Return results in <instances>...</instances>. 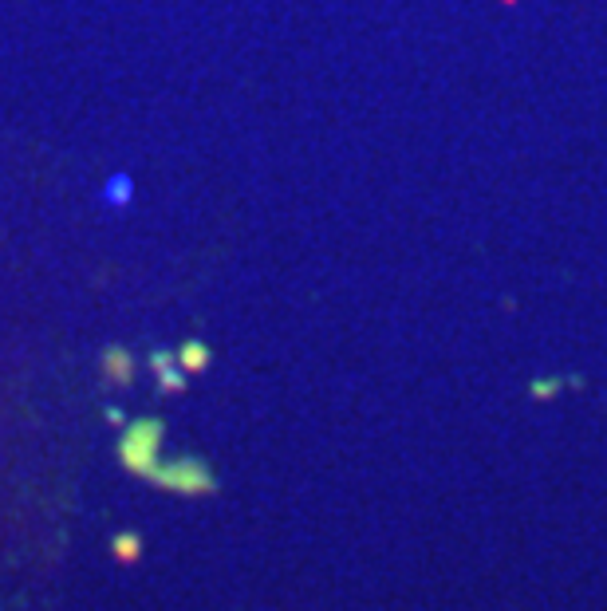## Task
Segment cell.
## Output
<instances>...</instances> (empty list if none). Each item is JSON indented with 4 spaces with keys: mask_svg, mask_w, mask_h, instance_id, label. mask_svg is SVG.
<instances>
[{
    "mask_svg": "<svg viewBox=\"0 0 607 611\" xmlns=\"http://www.w3.org/2000/svg\"><path fill=\"white\" fill-rule=\"evenodd\" d=\"M150 481H158L162 489H174V493H209L217 485L202 462H190V458L170 462V466H154Z\"/></svg>",
    "mask_w": 607,
    "mask_h": 611,
    "instance_id": "obj_2",
    "label": "cell"
},
{
    "mask_svg": "<svg viewBox=\"0 0 607 611\" xmlns=\"http://www.w3.org/2000/svg\"><path fill=\"white\" fill-rule=\"evenodd\" d=\"M107 202H111V205L131 202V182H127V178H115V182H111V190H107Z\"/></svg>",
    "mask_w": 607,
    "mask_h": 611,
    "instance_id": "obj_7",
    "label": "cell"
},
{
    "mask_svg": "<svg viewBox=\"0 0 607 611\" xmlns=\"http://www.w3.org/2000/svg\"><path fill=\"white\" fill-rule=\"evenodd\" d=\"M158 442H162V422L158 418H138L127 426L123 442H119V462L138 477H150L158 466Z\"/></svg>",
    "mask_w": 607,
    "mask_h": 611,
    "instance_id": "obj_1",
    "label": "cell"
},
{
    "mask_svg": "<svg viewBox=\"0 0 607 611\" xmlns=\"http://www.w3.org/2000/svg\"><path fill=\"white\" fill-rule=\"evenodd\" d=\"M505 4H513V0H505Z\"/></svg>",
    "mask_w": 607,
    "mask_h": 611,
    "instance_id": "obj_8",
    "label": "cell"
},
{
    "mask_svg": "<svg viewBox=\"0 0 607 611\" xmlns=\"http://www.w3.org/2000/svg\"><path fill=\"white\" fill-rule=\"evenodd\" d=\"M138 548H142V544H138L135 533H119V537H115V556H119V560H127V564H131V560H138Z\"/></svg>",
    "mask_w": 607,
    "mask_h": 611,
    "instance_id": "obj_6",
    "label": "cell"
},
{
    "mask_svg": "<svg viewBox=\"0 0 607 611\" xmlns=\"http://www.w3.org/2000/svg\"><path fill=\"white\" fill-rule=\"evenodd\" d=\"M150 367L162 375V391H182L186 383H182V375L174 371V359L166 355V351H154V359H150Z\"/></svg>",
    "mask_w": 607,
    "mask_h": 611,
    "instance_id": "obj_4",
    "label": "cell"
},
{
    "mask_svg": "<svg viewBox=\"0 0 607 611\" xmlns=\"http://www.w3.org/2000/svg\"><path fill=\"white\" fill-rule=\"evenodd\" d=\"M103 375L115 383V387H127L135 379V363L127 355V347H107L103 351Z\"/></svg>",
    "mask_w": 607,
    "mask_h": 611,
    "instance_id": "obj_3",
    "label": "cell"
},
{
    "mask_svg": "<svg viewBox=\"0 0 607 611\" xmlns=\"http://www.w3.org/2000/svg\"><path fill=\"white\" fill-rule=\"evenodd\" d=\"M178 359H182V367H186V371H194V375H198L205 363H209V347H205V343H186Z\"/></svg>",
    "mask_w": 607,
    "mask_h": 611,
    "instance_id": "obj_5",
    "label": "cell"
}]
</instances>
